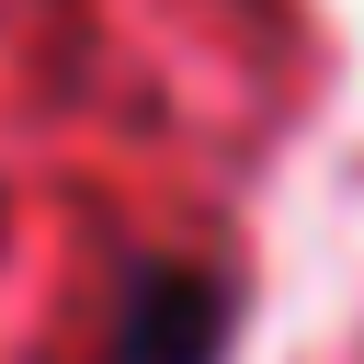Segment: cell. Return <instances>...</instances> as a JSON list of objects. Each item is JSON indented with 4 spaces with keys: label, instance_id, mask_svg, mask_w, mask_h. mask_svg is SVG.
I'll list each match as a JSON object with an SVG mask.
<instances>
[{
    "label": "cell",
    "instance_id": "6da1fadb",
    "mask_svg": "<svg viewBox=\"0 0 364 364\" xmlns=\"http://www.w3.org/2000/svg\"><path fill=\"white\" fill-rule=\"evenodd\" d=\"M216 353H228V284L193 273V262H148L125 284L114 364H216Z\"/></svg>",
    "mask_w": 364,
    "mask_h": 364
}]
</instances>
